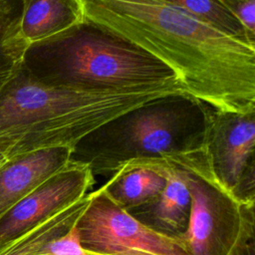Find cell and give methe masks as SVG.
<instances>
[{
    "label": "cell",
    "instance_id": "ac0fdd59",
    "mask_svg": "<svg viewBox=\"0 0 255 255\" xmlns=\"http://www.w3.org/2000/svg\"><path fill=\"white\" fill-rule=\"evenodd\" d=\"M7 158L2 154V153H0V168L7 162Z\"/></svg>",
    "mask_w": 255,
    "mask_h": 255
},
{
    "label": "cell",
    "instance_id": "277c9868",
    "mask_svg": "<svg viewBox=\"0 0 255 255\" xmlns=\"http://www.w3.org/2000/svg\"><path fill=\"white\" fill-rule=\"evenodd\" d=\"M210 110L186 93L155 98L91 130L74 145L70 160L94 174L114 173L135 160L175 161L203 150Z\"/></svg>",
    "mask_w": 255,
    "mask_h": 255
},
{
    "label": "cell",
    "instance_id": "d6986e66",
    "mask_svg": "<svg viewBox=\"0 0 255 255\" xmlns=\"http://www.w3.org/2000/svg\"><path fill=\"white\" fill-rule=\"evenodd\" d=\"M217 1H218V2H219V1H220V0H217Z\"/></svg>",
    "mask_w": 255,
    "mask_h": 255
},
{
    "label": "cell",
    "instance_id": "6da1fadb",
    "mask_svg": "<svg viewBox=\"0 0 255 255\" xmlns=\"http://www.w3.org/2000/svg\"><path fill=\"white\" fill-rule=\"evenodd\" d=\"M88 20L145 51L212 109L255 112V45L160 0H77Z\"/></svg>",
    "mask_w": 255,
    "mask_h": 255
},
{
    "label": "cell",
    "instance_id": "5b68a950",
    "mask_svg": "<svg viewBox=\"0 0 255 255\" xmlns=\"http://www.w3.org/2000/svg\"><path fill=\"white\" fill-rule=\"evenodd\" d=\"M181 170L190 193V212L179 235L190 255H254V204L231 194L206 160Z\"/></svg>",
    "mask_w": 255,
    "mask_h": 255
},
{
    "label": "cell",
    "instance_id": "52a82bcc",
    "mask_svg": "<svg viewBox=\"0 0 255 255\" xmlns=\"http://www.w3.org/2000/svg\"><path fill=\"white\" fill-rule=\"evenodd\" d=\"M255 112L210 110L203 153L217 180L237 199L254 204Z\"/></svg>",
    "mask_w": 255,
    "mask_h": 255
},
{
    "label": "cell",
    "instance_id": "3957f363",
    "mask_svg": "<svg viewBox=\"0 0 255 255\" xmlns=\"http://www.w3.org/2000/svg\"><path fill=\"white\" fill-rule=\"evenodd\" d=\"M168 92L94 93L51 86L22 67L0 90V153L8 160L74 145L107 121Z\"/></svg>",
    "mask_w": 255,
    "mask_h": 255
},
{
    "label": "cell",
    "instance_id": "9a60e30c",
    "mask_svg": "<svg viewBox=\"0 0 255 255\" xmlns=\"http://www.w3.org/2000/svg\"><path fill=\"white\" fill-rule=\"evenodd\" d=\"M171 4L240 41L255 45L241 23L217 0H160Z\"/></svg>",
    "mask_w": 255,
    "mask_h": 255
},
{
    "label": "cell",
    "instance_id": "7a4b0ae2",
    "mask_svg": "<svg viewBox=\"0 0 255 255\" xmlns=\"http://www.w3.org/2000/svg\"><path fill=\"white\" fill-rule=\"evenodd\" d=\"M21 67L42 83L76 91L188 94L163 63L85 19L30 44Z\"/></svg>",
    "mask_w": 255,
    "mask_h": 255
},
{
    "label": "cell",
    "instance_id": "e0dca14e",
    "mask_svg": "<svg viewBox=\"0 0 255 255\" xmlns=\"http://www.w3.org/2000/svg\"><path fill=\"white\" fill-rule=\"evenodd\" d=\"M219 3L255 37V0H220Z\"/></svg>",
    "mask_w": 255,
    "mask_h": 255
},
{
    "label": "cell",
    "instance_id": "7c38bea8",
    "mask_svg": "<svg viewBox=\"0 0 255 255\" xmlns=\"http://www.w3.org/2000/svg\"><path fill=\"white\" fill-rule=\"evenodd\" d=\"M104 185L113 199L129 211L153 203L165 185V178L149 168L122 166Z\"/></svg>",
    "mask_w": 255,
    "mask_h": 255
},
{
    "label": "cell",
    "instance_id": "4fadbf2b",
    "mask_svg": "<svg viewBox=\"0 0 255 255\" xmlns=\"http://www.w3.org/2000/svg\"><path fill=\"white\" fill-rule=\"evenodd\" d=\"M89 193L73 204L39 223L37 226L0 248V255H35L46 243L67 232L89 203Z\"/></svg>",
    "mask_w": 255,
    "mask_h": 255
},
{
    "label": "cell",
    "instance_id": "5bb4252c",
    "mask_svg": "<svg viewBox=\"0 0 255 255\" xmlns=\"http://www.w3.org/2000/svg\"><path fill=\"white\" fill-rule=\"evenodd\" d=\"M25 0H0V90L22 66L28 44L20 32Z\"/></svg>",
    "mask_w": 255,
    "mask_h": 255
},
{
    "label": "cell",
    "instance_id": "ba28073f",
    "mask_svg": "<svg viewBox=\"0 0 255 255\" xmlns=\"http://www.w3.org/2000/svg\"><path fill=\"white\" fill-rule=\"evenodd\" d=\"M94 184L95 174L91 168L70 160L0 219V248L84 197Z\"/></svg>",
    "mask_w": 255,
    "mask_h": 255
},
{
    "label": "cell",
    "instance_id": "8992f818",
    "mask_svg": "<svg viewBox=\"0 0 255 255\" xmlns=\"http://www.w3.org/2000/svg\"><path fill=\"white\" fill-rule=\"evenodd\" d=\"M76 222L83 247L93 255H190L180 235L168 234L137 219L117 203L103 184L89 192Z\"/></svg>",
    "mask_w": 255,
    "mask_h": 255
},
{
    "label": "cell",
    "instance_id": "2e32d148",
    "mask_svg": "<svg viewBox=\"0 0 255 255\" xmlns=\"http://www.w3.org/2000/svg\"><path fill=\"white\" fill-rule=\"evenodd\" d=\"M76 222L67 232L46 243L35 255H93L81 244Z\"/></svg>",
    "mask_w": 255,
    "mask_h": 255
},
{
    "label": "cell",
    "instance_id": "30bf717a",
    "mask_svg": "<svg viewBox=\"0 0 255 255\" xmlns=\"http://www.w3.org/2000/svg\"><path fill=\"white\" fill-rule=\"evenodd\" d=\"M122 166L149 168L165 178V185L153 202L154 228L168 234H181L186 228L190 212V193L181 168L162 159L129 161Z\"/></svg>",
    "mask_w": 255,
    "mask_h": 255
},
{
    "label": "cell",
    "instance_id": "9c48e42d",
    "mask_svg": "<svg viewBox=\"0 0 255 255\" xmlns=\"http://www.w3.org/2000/svg\"><path fill=\"white\" fill-rule=\"evenodd\" d=\"M72 148L36 150L7 160L0 168V219L33 189L65 167Z\"/></svg>",
    "mask_w": 255,
    "mask_h": 255
},
{
    "label": "cell",
    "instance_id": "8fae6325",
    "mask_svg": "<svg viewBox=\"0 0 255 255\" xmlns=\"http://www.w3.org/2000/svg\"><path fill=\"white\" fill-rule=\"evenodd\" d=\"M82 20L77 0H25L20 32L29 46L64 32Z\"/></svg>",
    "mask_w": 255,
    "mask_h": 255
}]
</instances>
